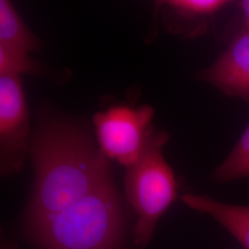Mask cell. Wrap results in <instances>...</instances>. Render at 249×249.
Masks as SVG:
<instances>
[{
	"label": "cell",
	"instance_id": "cell-2",
	"mask_svg": "<svg viewBox=\"0 0 249 249\" xmlns=\"http://www.w3.org/2000/svg\"><path fill=\"white\" fill-rule=\"evenodd\" d=\"M123 228L122 206L113 181L28 227L41 249H118Z\"/></svg>",
	"mask_w": 249,
	"mask_h": 249
},
{
	"label": "cell",
	"instance_id": "cell-9",
	"mask_svg": "<svg viewBox=\"0 0 249 249\" xmlns=\"http://www.w3.org/2000/svg\"><path fill=\"white\" fill-rule=\"evenodd\" d=\"M0 44L16 47L28 53L36 51L41 45L8 0L0 1Z\"/></svg>",
	"mask_w": 249,
	"mask_h": 249
},
{
	"label": "cell",
	"instance_id": "cell-11",
	"mask_svg": "<svg viewBox=\"0 0 249 249\" xmlns=\"http://www.w3.org/2000/svg\"><path fill=\"white\" fill-rule=\"evenodd\" d=\"M42 67L26 51L10 45L0 44V74L18 77L20 74H39Z\"/></svg>",
	"mask_w": 249,
	"mask_h": 249
},
{
	"label": "cell",
	"instance_id": "cell-4",
	"mask_svg": "<svg viewBox=\"0 0 249 249\" xmlns=\"http://www.w3.org/2000/svg\"><path fill=\"white\" fill-rule=\"evenodd\" d=\"M152 107L118 106L93 116L99 150L125 168L142 156L153 126Z\"/></svg>",
	"mask_w": 249,
	"mask_h": 249
},
{
	"label": "cell",
	"instance_id": "cell-10",
	"mask_svg": "<svg viewBox=\"0 0 249 249\" xmlns=\"http://www.w3.org/2000/svg\"><path fill=\"white\" fill-rule=\"evenodd\" d=\"M247 178H249V124L212 176L214 182L219 184Z\"/></svg>",
	"mask_w": 249,
	"mask_h": 249
},
{
	"label": "cell",
	"instance_id": "cell-3",
	"mask_svg": "<svg viewBox=\"0 0 249 249\" xmlns=\"http://www.w3.org/2000/svg\"><path fill=\"white\" fill-rule=\"evenodd\" d=\"M168 141L165 130L153 127L142 156L126 168L124 192L138 215L134 241L142 248L150 243L157 223L178 198V181L163 156Z\"/></svg>",
	"mask_w": 249,
	"mask_h": 249
},
{
	"label": "cell",
	"instance_id": "cell-13",
	"mask_svg": "<svg viewBox=\"0 0 249 249\" xmlns=\"http://www.w3.org/2000/svg\"><path fill=\"white\" fill-rule=\"evenodd\" d=\"M2 249H13V248H7V247H4Z\"/></svg>",
	"mask_w": 249,
	"mask_h": 249
},
{
	"label": "cell",
	"instance_id": "cell-6",
	"mask_svg": "<svg viewBox=\"0 0 249 249\" xmlns=\"http://www.w3.org/2000/svg\"><path fill=\"white\" fill-rule=\"evenodd\" d=\"M196 77L229 97L249 103V30L239 29L223 53Z\"/></svg>",
	"mask_w": 249,
	"mask_h": 249
},
{
	"label": "cell",
	"instance_id": "cell-1",
	"mask_svg": "<svg viewBox=\"0 0 249 249\" xmlns=\"http://www.w3.org/2000/svg\"><path fill=\"white\" fill-rule=\"evenodd\" d=\"M35 168L28 227L60 213L112 181L107 157L76 124L49 121L30 144Z\"/></svg>",
	"mask_w": 249,
	"mask_h": 249
},
{
	"label": "cell",
	"instance_id": "cell-5",
	"mask_svg": "<svg viewBox=\"0 0 249 249\" xmlns=\"http://www.w3.org/2000/svg\"><path fill=\"white\" fill-rule=\"evenodd\" d=\"M30 132L26 100L18 77L0 76L1 173L13 175L23 167Z\"/></svg>",
	"mask_w": 249,
	"mask_h": 249
},
{
	"label": "cell",
	"instance_id": "cell-7",
	"mask_svg": "<svg viewBox=\"0 0 249 249\" xmlns=\"http://www.w3.org/2000/svg\"><path fill=\"white\" fill-rule=\"evenodd\" d=\"M231 3L227 0H168L163 1L162 6L171 31L191 37L203 35L209 21Z\"/></svg>",
	"mask_w": 249,
	"mask_h": 249
},
{
	"label": "cell",
	"instance_id": "cell-8",
	"mask_svg": "<svg viewBox=\"0 0 249 249\" xmlns=\"http://www.w3.org/2000/svg\"><path fill=\"white\" fill-rule=\"evenodd\" d=\"M182 200L190 209L213 218L244 249H249V206L223 203L196 194L183 195Z\"/></svg>",
	"mask_w": 249,
	"mask_h": 249
},
{
	"label": "cell",
	"instance_id": "cell-12",
	"mask_svg": "<svg viewBox=\"0 0 249 249\" xmlns=\"http://www.w3.org/2000/svg\"><path fill=\"white\" fill-rule=\"evenodd\" d=\"M235 4L241 13V18H242L241 28L249 30V0L237 1L235 2Z\"/></svg>",
	"mask_w": 249,
	"mask_h": 249
}]
</instances>
